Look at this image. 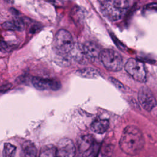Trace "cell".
<instances>
[{"label":"cell","mask_w":157,"mask_h":157,"mask_svg":"<svg viewBox=\"0 0 157 157\" xmlns=\"http://www.w3.org/2000/svg\"><path fill=\"white\" fill-rule=\"evenodd\" d=\"M82 47L86 59L91 61H94L96 59L99 58L101 50L96 44L89 42L82 45Z\"/></svg>","instance_id":"10"},{"label":"cell","mask_w":157,"mask_h":157,"mask_svg":"<svg viewBox=\"0 0 157 157\" xmlns=\"http://www.w3.org/2000/svg\"><path fill=\"white\" fill-rule=\"evenodd\" d=\"M56 157H74L75 147L72 140L69 138H63L58 142Z\"/></svg>","instance_id":"7"},{"label":"cell","mask_w":157,"mask_h":157,"mask_svg":"<svg viewBox=\"0 0 157 157\" xmlns=\"http://www.w3.org/2000/svg\"><path fill=\"white\" fill-rule=\"evenodd\" d=\"M109 80L112 82V83H113V85L117 87L118 88V89H120V90H123V89H124V86L123 85L120 83L118 80H117L116 78H113V77H109Z\"/></svg>","instance_id":"17"},{"label":"cell","mask_w":157,"mask_h":157,"mask_svg":"<svg viewBox=\"0 0 157 157\" xmlns=\"http://www.w3.org/2000/svg\"><path fill=\"white\" fill-rule=\"evenodd\" d=\"M109 127V121L106 119H98L91 124V130L97 134L104 133Z\"/></svg>","instance_id":"11"},{"label":"cell","mask_w":157,"mask_h":157,"mask_svg":"<svg viewBox=\"0 0 157 157\" xmlns=\"http://www.w3.org/2000/svg\"><path fill=\"white\" fill-rule=\"evenodd\" d=\"M145 140L141 131L136 126L130 125L126 126L120 139L121 150L129 155H136L143 148Z\"/></svg>","instance_id":"1"},{"label":"cell","mask_w":157,"mask_h":157,"mask_svg":"<svg viewBox=\"0 0 157 157\" xmlns=\"http://www.w3.org/2000/svg\"><path fill=\"white\" fill-rule=\"evenodd\" d=\"M129 7V2L124 0H107L100 2L102 15L109 20L117 21L121 20Z\"/></svg>","instance_id":"2"},{"label":"cell","mask_w":157,"mask_h":157,"mask_svg":"<svg viewBox=\"0 0 157 157\" xmlns=\"http://www.w3.org/2000/svg\"><path fill=\"white\" fill-rule=\"evenodd\" d=\"M31 83L34 87L39 90H58L61 88V83L55 79L43 78L39 77H33L31 78Z\"/></svg>","instance_id":"8"},{"label":"cell","mask_w":157,"mask_h":157,"mask_svg":"<svg viewBox=\"0 0 157 157\" xmlns=\"http://www.w3.org/2000/svg\"><path fill=\"white\" fill-rule=\"evenodd\" d=\"M147 8L148 9H153V10H157V3H152L150 4L147 6Z\"/></svg>","instance_id":"19"},{"label":"cell","mask_w":157,"mask_h":157,"mask_svg":"<svg viewBox=\"0 0 157 157\" xmlns=\"http://www.w3.org/2000/svg\"><path fill=\"white\" fill-rule=\"evenodd\" d=\"M74 42L71 34L66 29H59L55 34L53 40V48L59 55L69 53L74 47Z\"/></svg>","instance_id":"3"},{"label":"cell","mask_w":157,"mask_h":157,"mask_svg":"<svg viewBox=\"0 0 157 157\" xmlns=\"http://www.w3.org/2000/svg\"><path fill=\"white\" fill-rule=\"evenodd\" d=\"M16 151V147L10 143H5L4 145L2 157H14Z\"/></svg>","instance_id":"16"},{"label":"cell","mask_w":157,"mask_h":157,"mask_svg":"<svg viewBox=\"0 0 157 157\" xmlns=\"http://www.w3.org/2000/svg\"><path fill=\"white\" fill-rule=\"evenodd\" d=\"M37 148L32 142L27 140L23 144L21 157H37Z\"/></svg>","instance_id":"12"},{"label":"cell","mask_w":157,"mask_h":157,"mask_svg":"<svg viewBox=\"0 0 157 157\" xmlns=\"http://www.w3.org/2000/svg\"><path fill=\"white\" fill-rule=\"evenodd\" d=\"M138 99L141 106L147 111H151L157 104L151 91L147 86H142L139 91Z\"/></svg>","instance_id":"6"},{"label":"cell","mask_w":157,"mask_h":157,"mask_svg":"<svg viewBox=\"0 0 157 157\" xmlns=\"http://www.w3.org/2000/svg\"><path fill=\"white\" fill-rule=\"evenodd\" d=\"M94 143V139L91 135L80 137L78 141V151L80 155L82 157L89 156L93 151Z\"/></svg>","instance_id":"9"},{"label":"cell","mask_w":157,"mask_h":157,"mask_svg":"<svg viewBox=\"0 0 157 157\" xmlns=\"http://www.w3.org/2000/svg\"><path fill=\"white\" fill-rule=\"evenodd\" d=\"M39 157H56V148L53 145L42 147L40 150Z\"/></svg>","instance_id":"14"},{"label":"cell","mask_w":157,"mask_h":157,"mask_svg":"<svg viewBox=\"0 0 157 157\" xmlns=\"http://www.w3.org/2000/svg\"><path fill=\"white\" fill-rule=\"evenodd\" d=\"M12 87V84L10 83H6L1 86H0V91L1 92H4L9 89H10Z\"/></svg>","instance_id":"18"},{"label":"cell","mask_w":157,"mask_h":157,"mask_svg":"<svg viewBox=\"0 0 157 157\" xmlns=\"http://www.w3.org/2000/svg\"><path fill=\"white\" fill-rule=\"evenodd\" d=\"M99 59L104 66L110 71H119L123 66L122 56L118 52L112 49L102 50Z\"/></svg>","instance_id":"4"},{"label":"cell","mask_w":157,"mask_h":157,"mask_svg":"<svg viewBox=\"0 0 157 157\" xmlns=\"http://www.w3.org/2000/svg\"><path fill=\"white\" fill-rule=\"evenodd\" d=\"M2 26L5 29L23 31L25 28L24 23L20 19H15L12 21H6L2 25Z\"/></svg>","instance_id":"13"},{"label":"cell","mask_w":157,"mask_h":157,"mask_svg":"<svg viewBox=\"0 0 157 157\" xmlns=\"http://www.w3.org/2000/svg\"><path fill=\"white\" fill-rule=\"evenodd\" d=\"M77 74L86 78H96L99 75V72L93 68H85L77 71Z\"/></svg>","instance_id":"15"},{"label":"cell","mask_w":157,"mask_h":157,"mask_svg":"<svg viewBox=\"0 0 157 157\" xmlns=\"http://www.w3.org/2000/svg\"><path fill=\"white\" fill-rule=\"evenodd\" d=\"M126 71L136 81L139 82H145L147 80V72L144 64L140 61L130 58L125 65Z\"/></svg>","instance_id":"5"}]
</instances>
